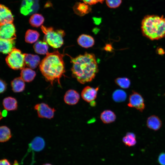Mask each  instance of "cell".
<instances>
[{"instance_id": "obj_1", "label": "cell", "mask_w": 165, "mask_h": 165, "mask_svg": "<svg viewBox=\"0 0 165 165\" xmlns=\"http://www.w3.org/2000/svg\"><path fill=\"white\" fill-rule=\"evenodd\" d=\"M69 57L72 64V77L82 84L92 81L98 71L95 55L86 52L75 58Z\"/></svg>"}, {"instance_id": "obj_2", "label": "cell", "mask_w": 165, "mask_h": 165, "mask_svg": "<svg viewBox=\"0 0 165 165\" xmlns=\"http://www.w3.org/2000/svg\"><path fill=\"white\" fill-rule=\"evenodd\" d=\"M64 55L58 51L48 52L40 64V70L46 80L53 85L57 82L61 86L60 79L65 72Z\"/></svg>"}, {"instance_id": "obj_3", "label": "cell", "mask_w": 165, "mask_h": 165, "mask_svg": "<svg viewBox=\"0 0 165 165\" xmlns=\"http://www.w3.org/2000/svg\"><path fill=\"white\" fill-rule=\"evenodd\" d=\"M141 30L143 35L151 40L165 37V18L163 16L148 15L143 19Z\"/></svg>"}, {"instance_id": "obj_4", "label": "cell", "mask_w": 165, "mask_h": 165, "mask_svg": "<svg viewBox=\"0 0 165 165\" xmlns=\"http://www.w3.org/2000/svg\"><path fill=\"white\" fill-rule=\"evenodd\" d=\"M41 29L44 34L43 41L54 48L61 47L64 43V31L61 29H54L53 28L42 25Z\"/></svg>"}, {"instance_id": "obj_5", "label": "cell", "mask_w": 165, "mask_h": 165, "mask_svg": "<svg viewBox=\"0 0 165 165\" xmlns=\"http://www.w3.org/2000/svg\"><path fill=\"white\" fill-rule=\"evenodd\" d=\"M25 53L19 50L14 48L6 58L7 63L9 66L14 70L22 69L24 68Z\"/></svg>"}, {"instance_id": "obj_6", "label": "cell", "mask_w": 165, "mask_h": 165, "mask_svg": "<svg viewBox=\"0 0 165 165\" xmlns=\"http://www.w3.org/2000/svg\"><path fill=\"white\" fill-rule=\"evenodd\" d=\"M38 117L40 118L51 119L54 116L56 111L55 108H51L47 104L42 103L38 104L34 106Z\"/></svg>"}, {"instance_id": "obj_7", "label": "cell", "mask_w": 165, "mask_h": 165, "mask_svg": "<svg viewBox=\"0 0 165 165\" xmlns=\"http://www.w3.org/2000/svg\"><path fill=\"white\" fill-rule=\"evenodd\" d=\"M127 105L129 107L135 108L141 112L143 111L145 107L144 99L142 96L134 91L129 96Z\"/></svg>"}, {"instance_id": "obj_8", "label": "cell", "mask_w": 165, "mask_h": 165, "mask_svg": "<svg viewBox=\"0 0 165 165\" xmlns=\"http://www.w3.org/2000/svg\"><path fill=\"white\" fill-rule=\"evenodd\" d=\"M16 36L15 28L12 23L0 25V38L7 40H14Z\"/></svg>"}, {"instance_id": "obj_9", "label": "cell", "mask_w": 165, "mask_h": 165, "mask_svg": "<svg viewBox=\"0 0 165 165\" xmlns=\"http://www.w3.org/2000/svg\"><path fill=\"white\" fill-rule=\"evenodd\" d=\"M99 87L96 88L87 86L82 90L81 95L82 98L88 102L94 101L96 98Z\"/></svg>"}, {"instance_id": "obj_10", "label": "cell", "mask_w": 165, "mask_h": 165, "mask_svg": "<svg viewBox=\"0 0 165 165\" xmlns=\"http://www.w3.org/2000/svg\"><path fill=\"white\" fill-rule=\"evenodd\" d=\"M13 16L11 11L5 6L0 4V25L12 23Z\"/></svg>"}, {"instance_id": "obj_11", "label": "cell", "mask_w": 165, "mask_h": 165, "mask_svg": "<svg viewBox=\"0 0 165 165\" xmlns=\"http://www.w3.org/2000/svg\"><path fill=\"white\" fill-rule=\"evenodd\" d=\"M77 42L81 47L87 49L92 47L94 44V38L90 35L82 34L78 37Z\"/></svg>"}, {"instance_id": "obj_12", "label": "cell", "mask_w": 165, "mask_h": 165, "mask_svg": "<svg viewBox=\"0 0 165 165\" xmlns=\"http://www.w3.org/2000/svg\"><path fill=\"white\" fill-rule=\"evenodd\" d=\"M80 98L79 93L74 90H69L65 93L64 96L65 102L69 105H73L76 104Z\"/></svg>"}, {"instance_id": "obj_13", "label": "cell", "mask_w": 165, "mask_h": 165, "mask_svg": "<svg viewBox=\"0 0 165 165\" xmlns=\"http://www.w3.org/2000/svg\"><path fill=\"white\" fill-rule=\"evenodd\" d=\"M73 9L75 13L80 16H83L90 12L92 10L90 5L80 2L76 3Z\"/></svg>"}, {"instance_id": "obj_14", "label": "cell", "mask_w": 165, "mask_h": 165, "mask_svg": "<svg viewBox=\"0 0 165 165\" xmlns=\"http://www.w3.org/2000/svg\"><path fill=\"white\" fill-rule=\"evenodd\" d=\"M14 40H7L0 38V53L9 54L14 48Z\"/></svg>"}, {"instance_id": "obj_15", "label": "cell", "mask_w": 165, "mask_h": 165, "mask_svg": "<svg viewBox=\"0 0 165 165\" xmlns=\"http://www.w3.org/2000/svg\"><path fill=\"white\" fill-rule=\"evenodd\" d=\"M24 62L29 68L35 69L40 64V58L37 55L25 53Z\"/></svg>"}, {"instance_id": "obj_16", "label": "cell", "mask_w": 165, "mask_h": 165, "mask_svg": "<svg viewBox=\"0 0 165 165\" xmlns=\"http://www.w3.org/2000/svg\"><path fill=\"white\" fill-rule=\"evenodd\" d=\"M45 145L44 139L37 136L34 138L29 144V149L35 151L39 152L43 149Z\"/></svg>"}, {"instance_id": "obj_17", "label": "cell", "mask_w": 165, "mask_h": 165, "mask_svg": "<svg viewBox=\"0 0 165 165\" xmlns=\"http://www.w3.org/2000/svg\"><path fill=\"white\" fill-rule=\"evenodd\" d=\"M161 120L157 116L152 115L149 116L146 121V125L149 128L154 130L159 129L162 126Z\"/></svg>"}, {"instance_id": "obj_18", "label": "cell", "mask_w": 165, "mask_h": 165, "mask_svg": "<svg viewBox=\"0 0 165 165\" xmlns=\"http://www.w3.org/2000/svg\"><path fill=\"white\" fill-rule=\"evenodd\" d=\"M2 104L4 108L6 110H15L17 108V101L15 98L11 97L5 98L3 100Z\"/></svg>"}, {"instance_id": "obj_19", "label": "cell", "mask_w": 165, "mask_h": 165, "mask_svg": "<svg viewBox=\"0 0 165 165\" xmlns=\"http://www.w3.org/2000/svg\"><path fill=\"white\" fill-rule=\"evenodd\" d=\"M36 75L35 72L30 68H24L20 73V77L24 81L30 82L35 78Z\"/></svg>"}, {"instance_id": "obj_20", "label": "cell", "mask_w": 165, "mask_h": 165, "mask_svg": "<svg viewBox=\"0 0 165 165\" xmlns=\"http://www.w3.org/2000/svg\"><path fill=\"white\" fill-rule=\"evenodd\" d=\"M24 81L20 77H17L11 82V86L13 91L15 93L23 91L25 88Z\"/></svg>"}, {"instance_id": "obj_21", "label": "cell", "mask_w": 165, "mask_h": 165, "mask_svg": "<svg viewBox=\"0 0 165 165\" xmlns=\"http://www.w3.org/2000/svg\"><path fill=\"white\" fill-rule=\"evenodd\" d=\"M116 118L115 113L109 110H105L101 114L100 119L105 123L108 124L114 122Z\"/></svg>"}, {"instance_id": "obj_22", "label": "cell", "mask_w": 165, "mask_h": 165, "mask_svg": "<svg viewBox=\"0 0 165 165\" xmlns=\"http://www.w3.org/2000/svg\"><path fill=\"white\" fill-rule=\"evenodd\" d=\"M33 47L35 53L38 54H46L48 52V44L44 41H37L34 45Z\"/></svg>"}, {"instance_id": "obj_23", "label": "cell", "mask_w": 165, "mask_h": 165, "mask_svg": "<svg viewBox=\"0 0 165 165\" xmlns=\"http://www.w3.org/2000/svg\"><path fill=\"white\" fill-rule=\"evenodd\" d=\"M34 4L33 0H23L20 8L21 13L25 16H27L33 11L32 7Z\"/></svg>"}, {"instance_id": "obj_24", "label": "cell", "mask_w": 165, "mask_h": 165, "mask_svg": "<svg viewBox=\"0 0 165 165\" xmlns=\"http://www.w3.org/2000/svg\"><path fill=\"white\" fill-rule=\"evenodd\" d=\"M40 34L37 31L32 29H28L26 32L25 40L28 43H33L38 39Z\"/></svg>"}, {"instance_id": "obj_25", "label": "cell", "mask_w": 165, "mask_h": 165, "mask_svg": "<svg viewBox=\"0 0 165 165\" xmlns=\"http://www.w3.org/2000/svg\"><path fill=\"white\" fill-rule=\"evenodd\" d=\"M44 18L41 14L35 13L30 17L29 23L30 25L34 27L38 28L43 23Z\"/></svg>"}, {"instance_id": "obj_26", "label": "cell", "mask_w": 165, "mask_h": 165, "mask_svg": "<svg viewBox=\"0 0 165 165\" xmlns=\"http://www.w3.org/2000/svg\"><path fill=\"white\" fill-rule=\"evenodd\" d=\"M10 129L6 126L0 127V142H3L9 141L12 137Z\"/></svg>"}, {"instance_id": "obj_27", "label": "cell", "mask_w": 165, "mask_h": 165, "mask_svg": "<svg viewBox=\"0 0 165 165\" xmlns=\"http://www.w3.org/2000/svg\"><path fill=\"white\" fill-rule=\"evenodd\" d=\"M122 141L124 144L129 147L135 145L136 143L135 135L133 133L128 132L123 139Z\"/></svg>"}, {"instance_id": "obj_28", "label": "cell", "mask_w": 165, "mask_h": 165, "mask_svg": "<svg viewBox=\"0 0 165 165\" xmlns=\"http://www.w3.org/2000/svg\"><path fill=\"white\" fill-rule=\"evenodd\" d=\"M112 97L114 101L120 102L125 101L127 97V94L123 90L118 89L114 91Z\"/></svg>"}, {"instance_id": "obj_29", "label": "cell", "mask_w": 165, "mask_h": 165, "mask_svg": "<svg viewBox=\"0 0 165 165\" xmlns=\"http://www.w3.org/2000/svg\"><path fill=\"white\" fill-rule=\"evenodd\" d=\"M115 83L123 89L128 88L130 85V79L126 77H118L115 80Z\"/></svg>"}, {"instance_id": "obj_30", "label": "cell", "mask_w": 165, "mask_h": 165, "mask_svg": "<svg viewBox=\"0 0 165 165\" xmlns=\"http://www.w3.org/2000/svg\"><path fill=\"white\" fill-rule=\"evenodd\" d=\"M122 0H106L107 6L109 8L114 9L119 7L121 4Z\"/></svg>"}, {"instance_id": "obj_31", "label": "cell", "mask_w": 165, "mask_h": 165, "mask_svg": "<svg viewBox=\"0 0 165 165\" xmlns=\"http://www.w3.org/2000/svg\"><path fill=\"white\" fill-rule=\"evenodd\" d=\"M158 161L160 165H165V152H162L159 155Z\"/></svg>"}, {"instance_id": "obj_32", "label": "cell", "mask_w": 165, "mask_h": 165, "mask_svg": "<svg viewBox=\"0 0 165 165\" xmlns=\"http://www.w3.org/2000/svg\"><path fill=\"white\" fill-rule=\"evenodd\" d=\"M83 2L90 5L96 4L98 3H102L105 0H80Z\"/></svg>"}, {"instance_id": "obj_33", "label": "cell", "mask_w": 165, "mask_h": 165, "mask_svg": "<svg viewBox=\"0 0 165 165\" xmlns=\"http://www.w3.org/2000/svg\"><path fill=\"white\" fill-rule=\"evenodd\" d=\"M7 88V84L3 80L0 79V94L4 92Z\"/></svg>"}, {"instance_id": "obj_34", "label": "cell", "mask_w": 165, "mask_h": 165, "mask_svg": "<svg viewBox=\"0 0 165 165\" xmlns=\"http://www.w3.org/2000/svg\"><path fill=\"white\" fill-rule=\"evenodd\" d=\"M104 50L108 52H112L114 50L112 45L110 43H107L104 47Z\"/></svg>"}, {"instance_id": "obj_35", "label": "cell", "mask_w": 165, "mask_h": 165, "mask_svg": "<svg viewBox=\"0 0 165 165\" xmlns=\"http://www.w3.org/2000/svg\"><path fill=\"white\" fill-rule=\"evenodd\" d=\"M0 165H11L10 162L7 159L0 160Z\"/></svg>"}, {"instance_id": "obj_36", "label": "cell", "mask_w": 165, "mask_h": 165, "mask_svg": "<svg viewBox=\"0 0 165 165\" xmlns=\"http://www.w3.org/2000/svg\"><path fill=\"white\" fill-rule=\"evenodd\" d=\"M93 20L94 21V23L96 24H99L101 22V19L97 18H94Z\"/></svg>"}, {"instance_id": "obj_37", "label": "cell", "mask_w": 165, "mask_h": 165, "mask_svg": "<svg viewBox=\"0 0 165 165\" xmlns=\"http://www.w3.org/2000/svg\"><path fill=\"white\" fill-rule=\"evenodd\" d=\"M157 50L158 53L159 54H162L164 53V50L161 48L158 49Z\"/></svg>"}, {"instance_id": "obj_38", "label": "cell", "mask_w": 165, "mask_h": 165, "mask_svg": "<svg viewBox=\"0 0 165 165\" xmlns=\"http://www.w3.org/2000/svg\"><path fill=\"white\" fill-rule=\"evenodd\" d=\"M7 112L6 110L3 111L2 112V114L3 116H6L7 115Z\"/></svg>"}, {"instance_id": "obj_39", "label": "cell", "mask_w": 165, "mask_h": 165, "mask_svg": "<svg viewBox=\"0 0 165 165\" xmlns=\"http://www.w3.org/2000/svg\"><path fill=\"white\" fill-rule=\"evenodd\" d=\"M13 165H19L18 163L16 160H15L14 161V163Z\"/></svg>"}, {"instance_id": "obj_40", "label": "cell", "mask_w": 165, "mask_h": 165, "mask_svg": "<svg viewBox=\"0 0 165 165\" xmlns=\"http://www.w3.org/2000/svg\"><path fill=\"white\" fill-rule=\"evenodd\" d=\"M3 116L2 114V112L0 110V120L2 118Z\"/></svg>"}, {"instance_id": "obj_41", "label": "cell", "mask_w": 165, "mask_h": 165, "mask_svg": "<svg viewBox=\"0 0 165 165\" xmlns=\"http://www.w3.org/2000/svg\"><path fill=\"white\" fill-rule=\"evenodd\" d=\"M52 165V164H50V163H46V164H43V165Z\"/></svg>"}, {"instance_id": "obj_42", "label": "cell", "mask_w": 165, "mask_h": 165, "mask_svg": "<svg viewBox=\"0 0 165 165\" xmlns=\"http://www.w3.org/2000/svg\"></svg>"}]
</instances>
